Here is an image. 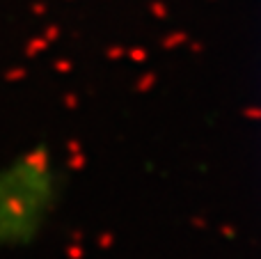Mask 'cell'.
<instances>
[{"mask_svg":"<svg viewBox=\"0 0 261 259\" xmlns=\"http://www.w3.org/2000/svg\"><path fill=\"white\" fill-rule=\"evenodd\" d=\"M64 174L53 149L30 145L0 163V255L35 246L62 200Z\"/></svg>","mask_w":261,"mask_h":259,"instance_id":"cell-1","label":"cell"}]
</instances>
